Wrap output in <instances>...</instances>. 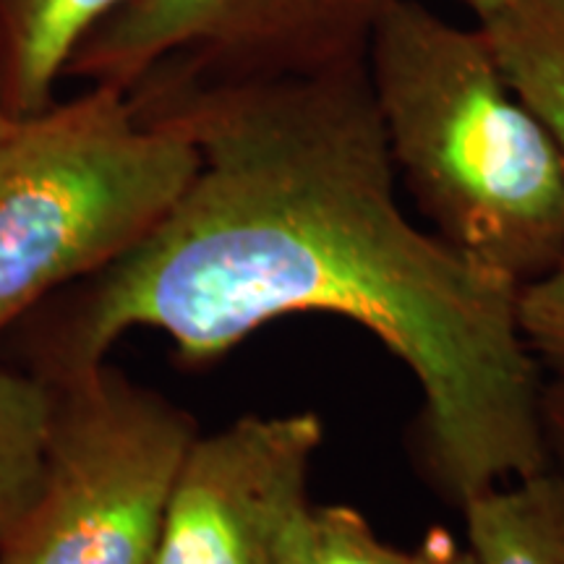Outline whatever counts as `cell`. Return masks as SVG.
Masks as SVG:
<instances>
[{
  "instance_id": "obj_14",
  "label": "cell",
  "mask_w": 564,
  "mask_h": 564,
  "mask_svg": "<svg viewBox=\"0 0 564 564\" xmlns=\"http://www.w3.org/2000/svg\"><path fill=\"white\" fill-rule=\"evenodd\" d=\"M312 507L314 505H308L306 510L288 525V531L282 533L278 554H274L272 564H316L312 554V533H308Z\"/></svg>"
},
{
  "instance_id": "obj_6",
  "label": "cell",
  "mask_w": 564,
  "mask_h": 564,
  "mask_svg": "<svg viewBox=\"0 0 564 564\" xmlns=\"http://www.w3.org/2000/svg\"><path fill=\"white\" fill-rule=\"evenodd\" d=\"M319 413L243 415L196 436L175 481L154 564H272L308 505Z\"/></svg>"
},
{
  "instance_id": "obj_5",
  "label": "cell",
  "mask_w": 564,
  "mask_h": 564,
  "mask_svg": "<svg viewBox=\"0 0 564 564\" xmlns=\"http://www.w3.org/2000/svg\"><path fill=\"white\" fill-rule=\"evenodd\" d=\"M392 0H126L66 76L129 91L150 70L199 82L314 76L366 63Z\"/></svg>"
},
{
  "instance_id": "obj_13",
  "label": "cell",
  "mask_w": 564,
  "mask_h": 564,
  "mask_svg": "<svg viewBox=\"0 0 564 564\" xmlns=\"http://www.w3.org/2000/svg\"><path fill=\"white\" fill-rule=\"evenodd\" d=\"M419 564H476L468 544H460L447 528L434 525L423 533L421 544L413 549Z\"/></svg>"
},
{
  "instance_id": "obj_12",
  "label": "cell",
  "mask_w": 564,
  "mask_h": 564,
  "mask_svg": "<svg viewBox=\"0 0 564 564\" xmlns=\"http://www.w3.org/2000/svg\"><path fill=\"white\" fill-rule=\"evenodd\" d=\"M518 327L546 382L564 384V264L520 285Z\"/></svg>"
},
{
  "instance_id": "obj_4",
  "label": "cell",
  "mask_w": 564,
  "mask_h": 564,
  "mask_svg": "<svg viewBox=\"0 0 564 564\" xmlns=\"http://www.w3.org/2000/svg\"><path fill=\"white\" fill-rule=\"evenodd\" d=\"M47 382L45 470L0 564H154L194 419L105 364Z\"/></svg>"
},
{
  "instance_id": "obj_2",
  "label": "cell",
  "mask_w": 564,
  "mask_h": 564,
  "mask_svg": "<svg viewBox=\"0 0 564 564\" xmlns=\"http://www.w3.org/2000/svg\"><path fill=\"white\" fill-rule=\"evenodd\" d=\"M394 171L434 232L518 285L564 264V158L481 30L392 0L366 55Z\"/></svg>"
},
{
  "instance_id": "obj_11",
  "label": "cell",
  "mask_w": 564,
  "mask_h": 564,
  "mask_svg": "<svg viewBox=\"0 0 564 564\" xmlns=\"http://www.w3.org/2000/svg\"><path fill=\"white\" fill-rule=\"evenodd\" d=\"M316 564H419L415 552H403L382 541L356 507H312L308 520Z\"/></svg>"
},
{
  "instance_id": "obj_1",
  "label": "cell",
  "mask_w": 564,
  "mask_h": 564,
  "mask_svg": "<svg viewBox=\"0 0 564 564\" xmlns=\"http://www.w3.org/2000/svg\"><path fill=\"white\" fill-rule=\"evenodd\" d=\"M165 112L199 167L158 228L70 306L82 356L105 358L150 327L188 361H212L282 316L335 314L411 371L415 460L457 510L556 465L546 379L518 327L520 285L400 209L366 63L186 84Z\"/></svg>"
},
{
  "instance_id": "obj_8",
  "label": "cell",
  "mask_w": 564,
  "mask_h": 564,
  "mask_svg": "<svg viewBox=\"0 0 564 564\" xmlns=\"http://www.w3.org/2000/svg\"><path fill=\"white\" fill-rule=\"evenodd\" d=\"M476 564H564V465L463 505Z\"/></svg>"
},
{
  "instance_id": "obj_16",
  "label": "cell",
  "mask_w": 564,
  "mask_h": 564,
  "mask_svg": "<svg viewBox=\"0 0 564 564\" xmlns=\"http://www.w3.org/2000/svg\"><path fill=\"white\" fill-rule=\"evenodd\" d=\"M463 3L476 13L478 24H484V21H491L494 17H499L512 0H463Z\"/></svg>"
},
{
  "instance_id": "obj_7",
  "label": "cell",
  "mask_w": 564,
  "mask_h": 564,
  "mask_svg": "<svg viewBox=\"0 0 564 564\" xmlns=\"http://www.w3.org/2000/svg\"><path fill=\"white\" fill-rule=\"evenodd\" d=\"M126 0H0V87L17 118L53 105L76 47Z\"/></svg>"
},
{
  "instance_id": "obj_3",
  "label": "cell",
  "mask_w": 564,
  "mask_h": 564,
  "mask_svg": "<svg viewBox=\"0 0 564 564\" xmlns=\"http://www.w3.org/2000/svg\"><path fill=\"white\" fill-rule=\"evenodd\" d=\"M196 167L178 123L105 84L19 118L0 144V335L144 241Z\"/></svg>"
},
{
  "instance_id": "obj_17",
  "label": "cell",
  "mask_w": 564,
  "mask_h": 564,
  "mask_svg": "<svg viewBox=\"0 0 564 564\" xmlns=\"http://www.w3.org/2000/svg\"><path fill=\"white\" fill-rule=\"evenodd\" d=\"M17 121H19V118L9 110V105H6V97H3V87H0V144H3V139L9 137L13 123H17Z\"/></svg>"
},
{
  "instance_id": "obj_10",
  "label": "cell",
  "mask_w": 564,
  "mask_h": 564,
  "mask_svg": "<svg viewBox=\"0 0 564 564\" xmlns=\"http://www.w3.org/2000/svg\"><path fill=\"white\" fill-rule=\"evenodd\" d=\"M51 421L53 384L0 366V552L40 491Z\"/></svg>"
},
{
  "instance_id": "obj_15",
  "label": "cell",
  "mask_w": 564,
  "mask_h": 564,
  "mask_svg": "<svg viewBox=\"0 0 564 564\" xmlns=\"http://www.w3.org/2000/svg\"><path fill=\"white\" fill-rule=\"evenodd\" d=\"M544 421H546V434H549V442H552L554 457H562L564 460V384L546 382Z\"/></svg>"
},
{
  "instance_id": "obj_9",
  "label": "cell",
  "mask_w": 564,
  "mask_h": 564,
  "mask_svg": "<svg viewBox=\"0 0 564 564\" xmlns=\"http://www.w3.org/2000/svg\"><path fill=\"white\" fill-rule=\"evenodd\" d=\"M478 30L507 84L546 126L564 158V0H512Z\"/></svg>"
}]
</instances>
